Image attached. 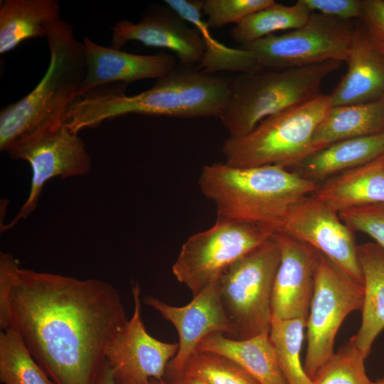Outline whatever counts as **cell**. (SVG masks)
<instances>
[{
    "label": "cell",
    "instance_id": "obj_6",
    "mask_svg": "<svg viewBox=\"0 0 384 384\" xmlns=\"http://www.w3.org/2000/svg\"><path fill=\"white\" fill-rule=\"evenodd\" d=\"M331 107L329 95L267 117L250 132L227 138L222 147L225 163L235 167L297 166L314 153V132Z\"/></svg>",
    "mask_w": 384,
    "mask_h": 384
},
{
    "label": "cell",
    "instance_id": "obj_7",
    "mask_svg": "<svg viewBox=\"0 0 384 384\" xmlns=\"http://www.w3.org/2000/svg\"><path fill=\"white\" fill-rule=\"evenodd\" d=\"M281 257L277 233L228 267L217 280L233 339L269 333L272 296Z\"/></svg>",
    "mask_w": 384,
    "mask_h": 384
},
{
    "label": "cell",
    "instance_id": "obj_39",
    "mask_svg": "<svg viewBox=\"0 0 384 384\" xmlns=\"http://www.w3.org/2000/svg\"><path fill=\"white\" fill-rule=\"evenodd\" d=\"M373 384H384V377L376 381H373Z\"/></svg>",
    "mask_w": 384,
    "mask_h": 384
},
{
    "label": "cell",
    "instance_id": "obj_17",
    "mask_svg": "<svg viewBox=\"0 0 384 384\" xmlns=\"http://www.w3.org/2000/svg\"><path fill=\"white\" fill-rule=\"evenodd\" d=\"M86 58V75L80 97L113 82L131 83L143 79H159L176 65V57L161 52L137 55L112 47L99 45L83 38Z\"/></svg>",
    "mask_w": 384,
    "mask_h": 384
},
{
    "label": "cell",
    "instance_id": "obj_24",
    "mask_svg": "<svg viewBox=\"0 0 384 384\" xmlns=\"http://www.w3.org/2000/svg\"><path fill=\"white\" fill-rule=\"evenodd\" d=\"M383 132L384 97L366 103L331 107L314 132L313 151L341 140Z\"/></svg>",
    "mask_w": 384,
    "mask_h": 384
},
{
    "label": "cell",
    "instance_id": "obj_14",
    "mask_svg": "<svg viewBox=\"0 0 384 384\" xmlns=\"http://www.w3.org/2000/svg\"><path fill=\"white\" fill-rule=\"evenodd\" d=\"M143 301L172 324L177 331L178 349L166 371L171 378L183 373L191 356L208 336L220 333L234 338L235 330L223 308L217 281L194 295L183 306L169 305L152 296H146Z\"/></svg>",
    "mask_w": 384,
    "mask_h": 384
},
{
    "label": "cell",
    "instance_id": "obj_36",
    "mask_svg": "<svg viewBox=\"0 0 384 384\" xmlns=\"http://www.w3.org/2000/svg\"><path fill=\"white\" fill-rule=\"evenodd\" d=\"M169 383L170 384H206L202 380L185 373L172 378V380Z\"/></svg>",
    "mask_w": 384,
    "mask_h": 384
},
{
    "label": "cell",
    "instance_id": "obj_38",
    "mask_svg": "<svg viewBox=\"0 0 384 384\" xmlns=\"http://www.w3.org/2000/svg\"><path fill=\"white\" fill-rule=\"evenodd\" d=\"M141 384H170L168 381L164 380H151L148 382L141 383Z\"/></svg>",
    "mask_w": 384,
    "mask_h": 384
},
{
    "label": "cell",
    "instance_id": "obj_15",
    "mask_svg": "<svg viewBox=\"0 0 384 384\" xmlns=\"http://www.w3.org/2000/svg\"><path fill=\"white\" fill-rule=\"evenodd\" d=\"M112 46L130 41L171 50L183 65L200 64L205 45L198 31L169 7L148 8L138 22L121 20L112 27Z\"/></svg>",
    "mask_w": 384,
    "mask_h": 384
},
{
    "label": "cell",
    "instance_id": "obj_22",
    "mask_svg": "<svg viewBox=\"0 0 384 384\" xmlns=\"http://www.w3.org/2000/svg\"><path fill=\"white\" fill-rule=\"evenodd\" d=\"M58 0H4L0 4V53L23 41L46 38L47 28L60 18Z\"/></svg>",
    "mask_w": 384,
    "mask_h": 384
},
{
    "label": "cell",
    "instance_id": "obj_33",
    "mask_svg": "<svg viewBox=\"0 0 384 384\" xmlns=\"http://www.w3.org/2000/svg\"><path fill=\"white\" fill-rule=\"evenodd\" d=\"M360 19L368 40L384 58V0H361Z\"/></svg>",
    "mask_w": 384,
    "mask_h": 384
},
{
    "label": "cell",
    "instance_id": "obj_30",
    "mask_svg": "<svg viewBox=\"0 0 384 384\" xmlns=\"http://www.w3.org/2000/svg\"><path fill=\"white\" fill-rule=\"evenodd\" d=\"M366 358L349 340L321 367L312 379V384H373L366 373Z\"/></svg>",
    "mask_w": 384,
    "mask_h": 384
},
{
    "label": "cell",
    "instance_id": "obj_25",
    "mask_svg": "<svg viewBox=\"0 0 384 384\" xmlns=\"http://www.w3.org/2000/svg\"><path fill=\"white\" fill-rule=\"evenodd\" d=\"M164 2L200 33L205 51L198 69L209 73L217 71L242 73L260 70L251 52L239 47H228L212 36L206 21L203 18L202 1L164 0Z\"/></svg>",
    "mask_w": 384,
    "mask_h": 384
},
{
    "label": "cell",
    "instance_id": "obj_1",
    "mask_svg": "<svg viewBox=\"0 0 384 384\" xmlns=\"http://www.w3.org/2000/svg\"><path fill=\"white\" fill-rule=\"evenodd\" d=\"M10 327L55 384H98L106 351L127 321L111 284L20 268Z\"/></svg>",
    "mask_w": 384,
    "mask_h": 384
},
{
    "label": "cell",
    "instance_id": "obj_28",
    "mask_svg": "<svg viewBox=\"0 0 384 384\" xmlns=\"http://www.w3.org/2000/svg\"><path fill=\"white\" fill-rule=\"evenodd\" d=\"M0 381L4 384H55L12 328L0 333Z\"/></svg>",
    "mask_w": 384,
    "mask_h": 384
},
{
    "label": "cell",
    "instance_id": "obj_19",
    "mask_svg": "<svg viewBox=\"0 0 384 384\" xmlns=\"http://www.w3.org/2000/svg\"><path fill=\"white\" fill-rule=\"evenodd\" d=\"M363 277L361 321L350 339L368 358L372 346L384 329V250L375 242L358 245Z\"/></svg>",
    "mask_w": 384,
    "mask_h": 384
},
{
    "label": "cell",
    "instance_id": "obj_27",
    "mask_svg": "<svg viewBox=\"0 0 384 384\" xmlns=\"http://www.w3.org/2000/svg\"><path fill=\"white\" fill-rule=\"evenodd\" d=\"M306 319H272L269 337L287 384H312L301 361Z\"/></svg>",
    "mask_w": 384,
    "mask_h": 384
},
{
    "label": "cell",
    "instance_id": "obj_23",
    "mask_svg": "<svg viewBox=\"0 0 384 384\" xmlns=\"http://www.w3.org/2000/svg\"><path fill=\"white\" fill-rule=\"evenodd\" d=\"M384 155V132L335 142L308 156L297 166L314 181L333 177Z\"/></svg>",
    "mask_w": 384,
    "mask_h": 384
},
{
    "label": "cell",
    "instance_id": "obj_8",
    "mask_svg": "<svg viewBox=\"0 0 384 384\" xmlns=\"http://www.w3.org/2000/svg\"><path fill=\"white\" fill-rule=\"evenodd\" d=\"M275 233L267 226L217 218L212 227L182 245L173 274L194 296Z\"/></svg>",
    "mask_w": 384,
    "mask_h": 384
},
{
    "label": "cell",
    "instance_id": "obj_40",
    "mask_svg": "<svg viewBox=\"0 0 384 384\" xmlns=\"http://www.w3.org/2000/svg\"></svg>",
    "mask_w": 384,
    "mask_h": 384
},
{
    "label": "cell",
    "instance_id": "obj_13",
    "mask_svg": "<svg viewBox=\"0 0 384 384\" xmlns=\"http://www.w3.org/2000/svg\"><path fill=\"white\" fill-rule=\"evenodd\" d=\"M134 311L118 331L106 351V359L117 384H141L161 380L169 362L176 356L178 343L161 341L146 331L142 319L141 289L132 285Z\"/></svg>",
    "mask_w": 384,
    "mask_h": 384
},
{
    "label": "cell",
    "instance_id": "obj_29",
    "mask_svg": "<svg viewBox=\"0 0 384 384\" xmlns=\"http://www.w3.org/2000/svg\"><path fill=\"white\" fill-rule=\"evenodd\" d=\"M182 373L196 377L206 384H260L231 359L198 349L188 360Z\"/></svg>",
    "mask_w": 384,
    "mask_h": 384
},
{
    "label": "cell",
    "instance_id": "obj_31",
    "mask_svg": "<svg viewBox=\"0 0 384 384\" xmlns=\"http://www.w3.org/2000/svg\"><path fill=\"white\" fill-rule=\"evenodd\" d=\"M274 2V0H204L202 12L207 16L206 21L209 28H220L231 23L237 24Z\"/></svg>",
    "mask_w": 384,
    "mask_h": 384
},
{
    "label": "cell",
    "instance_id": "obj_32",
    "mask_svg": "<svg viewBox=\"0 0 384 384\" xmlns=\"http://www.w3.org/2000/svg\"><path fill=\"white\" fill-rule=\"evenodd\" d=\"M338 213L353 232L367 234L384 250V203L358 206Z\"/></svg>",
    "mask_w": 384,
    "mask_h": 384
},
{
    "label": "cell",
    "instance_id": "obj_11",
    "mask_svg": "<svg viewBox=\"0 0 384 384\" xmlns=\"http://www.w3.org/2000/svg\"><path fill=\"white\" fill-rule=\"evenodd\" d=\"M5 151L13 159L27 161L32 177L26 202L8 225L1 226V232L14 227L33 212L48 181L55 177L85 176L92 169L91 158L82 139L64 124L22 137Z\"/></svg>",
    "mask_w": 384,
    "mask_h": 384
},
{
    "label": "cell",
    "instance_id": "obj_5",
    "mask_svg": "<svg viewBox=\"0 0 384 384\" xmlns=\"http://www.w3.org/2000/svg\"><path fill=\"white\" fill-rule=\"evenodd\" d=\"M341 63L238 73L229 79L230 95L220 117L229 137L244 136L267 117L315 98Z\"/></svg>",
    "mask_w": 384,
    "mask_h": 384
},
{
    "label": "cell",
    "instance_id": "obj_26",
    "mask_svg": "<svg viewBox=\"0 0 384 384\" xmlns=\"http://www.w3.org/2000/svg\"><path fill=\"white\" fill-rule=\"evenodd\" d=\"M311 13L303 0H298L291 6L275 1L235 24L230 30V37L241 45L273 34L276 31L294 30L304 25Z\"/></svg>",
    "mask_w": 384,
    "mask_h": 384
},
{
    "label": "cell",
    "instance_id": "obj_21",
    "mask_svg": "<svg viewBox=\"0 0 384 384\" xmlns=\"http://www.w3.org/2000/svg\"><path fill=\"white\" fill-rule=\"evenodd\" d=\"M197 349L231 359L260 384H287L279 368L269 333L242 340L214 333L203 338Z\"/></svg>",
    "mask_w": 384,
    "mask_h": 384
},
{
    "label": "cell",
    "instance_id": "obj_37",
    "mask_svg": "<svg viewBox=\"0 0 384 384\" xmlns=\"http://www.w3.org/2000/svg\"><path fill=\"white\" fill-rule=\"evenodd\" d=\"M98 384H117L114 373L107 362V365L102 373Z\"/></svg>",
    "mask_w": 384,
    "mask_h": 384
},
{
    "label": "cell",
    "instance_id": "obj_16",
    "mask_svg": "<svg viewBox=\"0 0 384 384\" xmlns=\"http://www.w3.org/2000/svg\"><path fill=\"white\" fill-rule=\"evenodd\" d=\"M281 257L272 296V319L308 316L321 253L310 245L277 233Z\"/></svg>",
    "mask_w": 384,
    "mask_h": 384
},
{
    "label": "cell",
    "instance_id": "obj_20",
    "mask_svg": "<svg viewBox=\"0 0 384 384\" xmlns=\"http://www.w3.org/2000/svg\"><path fill=\"white\" fill-rule=\"evenodd\" d=\"M337 212L384 203V155L331 177L313 193Z\"/></svg>",
    "mask_w": 384,
    "mask_h": 384
},
{
    "label": "cell",
    "instance_id": "obj_18",
    "mask_svg": "<svg viewBox=\"0 0 384 384\" xmlns=\"http://www.w3.org/2000/svg\"><path fill=\"white\" fill-rule=\"evenodd\" d=\"M348 69L329 95L331 107L361 104L384 97V58L361 25L354 27Z\"/></svg>",
    "mask_w": 384,
    "mask_h": 384
},
{
    "label": "cell",
    "instance_id": "obj_3",
    "mask_svg": "<svg viewBox=\"0 0 384 384\" xmlns=\"http://www.w3.org/2000/svg\"><path fill=\"white\" fill-rule=\"evenodd\" d=\"M198 185L215 204L217 218L267 226L276 233L292 207L319 188L315 181L281 166L225 162L203 166Z\"/></svg>",
    "mask_w": 384,
    "mask_h": 384
},
{
    "label": "cell",
    "instance_id": "obj_2",
    "mask_svg": "<svg viewBox=\"0 0 384 384\" xmlns=\"http://www.w3.org/2000/svg\"><path fill=\"white\" fill-rule=\"evenodd\" d=\"M230 95L229 79L191 66H176L149 89L127 96L100 88L80 97L64 124L73 133L129 114L178 118L219 117Z\"/></svg>",
    "mask_w": 384,
    "mask_h": 384
},
{
    "label": "cell",
    "instance_id": "obj_35",
    "mask_svg": "<svg viewBox=\"0 0 384 384\" xmlns=\"http://www.w3.org/2000/svg\"><path fill=\"white\" fill-rule=\"evenodd\" d=\"M311 12H316L344 21L361 19V0H303Z\"/></svg>",
    "mask_w": 384,
    "mask_h": 384
},
{
    "label": "cell",
    "instance_id": "obj_34",
    "mask_svg": "<svg viewBox=\"0 0 384 384\" xmlns=\"http://www.w3.org/2000/svg\"><path fill=\"white\" fill-rule=\"evenodd\" d=\"M20 270L18 262L9 252L0 253V328L10 327L9 299L15 279Z\"/></svg>",
    "mask_w": 384,
    "mask_h": 384
},
{
    "label": "cell",
    "instance_id": "obj_4",
    "mask_svg": "<svg viewBox=\"0 0 384 384\" xmlns=\"http://www.w3.org/2000/svg\"><path fill=\"white\" fill-rule=\"evenodd\" d=\"M50 62L37 85L18 101L0 111V150L18 139L64 123L80 97L86 75L85 48L69 23L60 19L47 28Z\"/></svg>",
    "mask_w": 384,
    "mask_h": 384
},
{
    "label": "cell",
    "instance_id": "obj_10",
    "mask_svg": "<svg viewBox=\"0 0 384 384\" xmlns=\"http://www.w3.org/2000/svg\"><path fill=\"white\" fill-rule=\"evenodd\" d=\"M363 284L321 254L306 319L304 370L312 380L334 354L337 333L351 313L361 311Z\"/></svg>",
    "mask_w": 384,
    "mask_h": 384
},
{
    "label": "cell",
    "instance_id": "obj_9",
    "mask_svg": "<svg viewBox=\"0 0 384 384\" xmlns=\"http://www.w3.org/2000/svg\"><path fill=\"white\" fill-rule=\"evenodd\" d=\"M354 28L349 21L312 12L300 28L270 34L239 48L251 52L261 70L305 67L348 60Z\"/></svg>",
    "mask_w": 384,
    "mask_h": 384
},
{
    "label": "cell",
    "instance_id": "obj_12",
    "mask_svg": "<svg viewBox=\"0 0 384 384\" xmlns=\"http://www.w3.org/2000/svg\"><path fill=\"white\" fill-rule=\"evenodd\" d=\"M277 233L310 245L363 284L353 231L313 194L292 207Z\"/></svg>",
    "mask_w": 384,
    "mask_h": 384
}]
</instances>
